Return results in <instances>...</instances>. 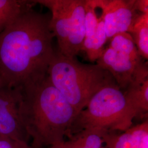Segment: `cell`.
<instances>
[{
    "mask_svg": "<svg viewBox=\"0 0 148 148\" xmlns=\"http://www.w3.org/2000/svg\"><path fill=\"white\" fill-rule=\"evenodd\" d=\"M50 19L31 8L0 32V75L5 86L21 87L46 76L55 52Z\"/></svg>",
    "mask_w": 148,
    "mask_h": 148,
    "instance_id": "cell-1",
    "label": "cell"
},
{
    "mask_svg": "<svg viewBox=\"0 0 148 148\" xmlns=\"http://www.w3.org/2000/svg\"><path fill=\"white\" fill-rule=\"evenodd\" d=\"M19 111L32 148H47L62 143L77 115L47 74L21 87Z\"/></svg>",
    "mask_w": 148,
    "mask_h": 148,
    "instance_id": "cell-2",
    "label": "cell"
},
{
    "mask_svg": "<svg viewBox=\"0 0 148 148\" xmlns=\"http://www.w3.org/2000/svg\"><path fill=\"white\" fill-rule=\"evenodd\" d=\"M47 75L77 115L99 90L116 84L110 73L98 64L82 63L75 58L64 56L59 51L54 52Z\"/></svg>",
    "mask_w": 148,
    "mask_h": 148,
    "instance_id": "cell-3",
    "label": "cell"
},
{
    "mask_svg": "<svg viewBox=\"0 0 148 148\" xmlns=\"http://www.w3.org/2000/svg\"><path fill=\"white\" fill-rule=\"evenodd\" d=\"M137 112L116 84L109 85L93 95L76 115L66 137L84 130L104 132L125 131L132 126Z\"/></svg>",
    "mask_w": 148,
    "mask_h": 148,
    "instance_id": "cell-4",
    "label": "cell"
},
{
    "mask_svg": "<svg viewBox=\"0 0 148 148\" xmlns=\"http://www.w3.org/2000/svg\"><path fill=\"white\" fill-rule=\"evenodd\" d=\"M51 12L50 28L57 38L58 51L75 58L82 51L85 37V0L35 1Z\"/></svg>",
    "mask_w": 148,
    "mask_h": 148,
    "instance_id": "cell-5",
    "label": "cell"
},
{
    "mask_svg": "<svg viewBox=\"0 0 148 148\" xmlns=\"http://www.w3.org/2000/svg\"><path fill=\"white\" fill-rule=\"evenodd\" d=\"M20 99L21 87L0 88V136L29 143L20 115Z\"/></svg>",
    "mask_w": 148,
    "mask_h": 148,
    "instance_id": "cell-6",
    "label": "cell"
},
{
    "mask_svg": "<svg viewBox=\"0 0 148 148\" xmlns=\"http://www.w3.org/2000/svg\"><path fill=\"white\" fill-rule=\"evenodd\" d=\"M85 37L82 51L91 62L103 52L107 41L102 0H85Z\"/></svg>",
    "mask_w": 148,
    "mask_h": 148,
    "instance_id": "cell-7",
    "label": "cell"
},
{
    "mask_svg": "<svg viewBox=\"0 0 148 148\" xmlns=\"http://www.w3.org/2000/svg\"><path fill=\"white\" fill-rule=\"evenodd\" d=\"M96 62L110 73L121 90L126 89L139 74L148 68L147 64L136 62L109 47L104 49Z\"/></svg>",
    "mask_w": 148,
    "mask_h": 148,
    "instance_id": "cell-8",
    "label": "cell"
},
{
    "mask_svg": "<svg viewBox=\"0 0 148 148\" xmlns=\"http://www.w3.org/2000/svg\"><path fill=\"white\" fill-rule=\"evenodd\" d=\"M135 1L102 0L107 40L120 33H130L139 16Z\"/></svg>",
    "mask_w": 148,
    "mask_h": 148,
    "instance_id": "cell-9",
    "label": "cell"
},
{
    "mask_svg": "<svg viewBox=\"0 0 148 148\" xmlns=\"http://www.w3.org/2000/svg\"><path fill=\"white\" fill-rule=\"evenodd\" d=\"M106 148H148V121L131 126L123 133L103 134Z\"/></svg>",
    "mask_w": 148,
    "mask_h": 148,
    "instance_id": "cell-10",
    "label": "cell"
},
{
    "mask_svg": "<svg viewBox=\"0 0 148 148\" xmlns=\"http://www.w3.org/2000/svg\"><path fill=\"white\" fill-rule=\"evenodd\" d=\"M139 115H145L148 111V71H143L133 81L124 92Z\"/></svg>",
    "mask_w": 148,
    "mask_h": 148,
    "instance_id": "cell-11",
    "label": "cell"
},
{
    "mask_svg": "<svg viewBox=\"0 0 148 148\" xmlns=\"http://www.w3.org/2000/svg\"><path fill=\"white\" fill-rule=\"evenodd\" d=\"M106 132L95 130H84L69 136L58 144L59 148H106L103 134Z\"/></svg>",
    "mask_w": 148,
    "mask_h": 148,
    "instance_id": "cell-12",
    "label": "cell"
},
{
    "mask_svg": "<svg viewBox=\"0 0 148 148\" xmlns=\"http://www.w3.org/2000/svg\"><path fill=\"white\" fill-rule=\"evenodd\" d=\"M35 4V1L0 0V32L22 12Z\"/></svg>",
    "mask_w": 148,
    "mask_h": 148,
    "instance_id": "cell-13",
    "label": "cell"
},
{
    "mask_svg": "<svg viewBox=\"0 0 148 148\" xmlns=\"http://www.w3.org/2000/svg\"><path fill=\"white\" fill-rule=\"evenodd\" d=\"M141 57L148 59V14L138 16L130 32Z\"/></svg>",
    "mask_w": 148,
    "mask_h": 148,
    "instance_id": "cell-14",
    "label": "cell"
},
{
    "mask_svg": "<svg viewBox=\"0 0 148 148\" xmlns=\"http://www.w3.org/2000/svg\"><path fill=\"white\" fill-rule=\"evenodd\" d=\"M110 40L109 47L113 50L128 57L136 62H142V57L138 53L137 48L130 34L120 33L114 36Z\"/></svg>",
    "mask_w": 148,
    "mask_h": 148,
    "instance_id": "cell-15",
    "label": "cell"
},
{
    "mask_svg": "<svg viewBox=\"0 0 148 148\" xmlns=\"http://www.w3.org/2000/svg\"><path fill=\"white\" fill-rule=\"evenodd\" d=\"M0 148H32L29 143L0 136Z\"/></svg>",
    "mask_w": 148,
    "mask_h": 148,
    "instance_id": "cell-16",
    "label": "cell"
},
{
    "mask_svg": "<svg viewBox=\"0 0 148 148\" xmlns=\"http://www.w3.org/2000/svg\"><path fill=\"white\" fill-rule=\"evenodd\" d=\"M135 6L137 11L140 12L142 14H148V0H136Z\"/></svg>",
    "mask_w": 148,
    "mask_h": 148,
    "instance_id": "cell-17",
    "label": "cell"
},
{
    "mask_svg": "<svg viewBox=\"0 0 148 148\" xmlns=\"http://www.w3.org/2000/svg\"><path fill=\"white\" fill-rule=\"evenodd\" d=\"M4 86H5V82H4L3 80L2 79V78L1 76L0 75V88H2V87H3Z\"/></svg>",
    "mask_w": 148,
    "mask_h": 148,
    "instance_id": "cell-18",
    "label": "cell"
},
{
    "mask_svg": "<svg viewBox=\"0 0 148 148\" xmlns=\"http://www.w3.org/2000/svg\"><path fill=\"white\" fill-rule=\"evenodd\" d=\"M47 148H59V147L58 145H52V146H51V147H49Z\"/></svg>",
    "mask_w": 148,
    "mask_h": 148,
    "instance_id": "cell-19",
    "label": "cell"
}]
</instances>
